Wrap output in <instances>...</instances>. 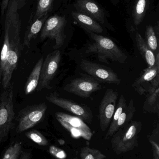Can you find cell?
Here are the masks:
<instances>
[{
  "mask_svg": "<svg viewBox=\"0 0 159 159\" xmlns=\"http://www.w3.org/2000/svg\"><path fill=\"white\" fill-rule=\"evenodd\" d=\"M21 29L12 23L4 24V34L9 41V47L5 61L4 66L0 74V83L6 89L11 82L13 72L16 68L22 48L20 37Z\"/></svg>",
  "mask_w": 159,
  "mask_h": 159,
  "instance_id": "cell-1",
  "label": "cell"
},
{
  "mask_svg": "<svg viewBox=\"0 0 159 159\" xmlns=\"http://www.w3.org/2000/svg\"><path fill=\"white\" fill-rule=\"evenodd\" d=\"M92 42L88 45L85 53L95 54L99 59L107 63L108 60L124 64L128 57L120 48L110 38L90 31H86Z\"/></svg>",
  "mask_w": 159,
  "mask_h": 159,
  "instance_id": "cell-2",
  "label": "cell"
},
{
  "mask_svg": "<svg viewBox=\"0 0 159 159\" xmlns=\"http://www.w3.org/2000/svg\"><path fill=\"white\" fill-rule=\"evenodd\" d=\"M13 82L0 92V147L12 132L15 125Z\"/></svg>",
  "mask_w": 159,
  "mask_h": 159,
  "instance_id": "cell-3",
  "label": "cell"
},
{
  "mask_svg": "<svg viewBox=\"0 0 159 159\" xmlns=\"http://www.w3.org/2000/svg\"><path fill=\"white\" fill-rule=\"evenodd\" d=\"M142 129L141 121L132 120L120 128L112 136V148L117 155L132 151L138 145L139 135Z\"/></svg>",
  "mask_w": 159,
  "mask_h": 159,
  "instance_id": "cell-4",
  "label": "cell"
},
{
  "mask_svg": "<svg viewBox=\"0 0 159 159\" xmlns=\"http://www.w3.org/2000/svg\"><path fill=\"white\" fill-rule=\"evenodd\" d=\"M47 109L45 102L29 106L21 109L15 117L13 130L20 134L38 124L43 120Z\"/></svg>",
  "mask_w": 159,
  "mask_h": 159,
  "instance_id": "cell-5",
  "label": "cell"
},
{
  "mask_svg": "<svg viewBox=\"0 0 159 159\" xmlns=\"http://www.w3.org/2000/svg\"><path fill=\"white\" fill-rule=\"evenodd\" d=\"M67 23L64 16L55 15L48 18L44 23L40 34V39L49 38L55 41L54 48L58 49L63 46L66 38L64 29Z\"/></svg>",
  "mask_w": 159,
  "mask_h": 159,
  "instance_id": "cell-6",
  "label": "cell"
},
{
  "mask_svg": "<svg viewBox=\"0 0 159 159\" xmlns=\"http://www.w3.org/2000/svg\"><path fill=\"white\" fill-rule=\"evenodd\" d=\"M56 117L60 124L71 133L73 138H82L90 141L93 133L90 128L80 118L63 112H57Z\"/></svg>",
  "mask_w": 159,
  "mask_h": 159,
  "instance_id": "cell-7",
  "label": "cell"
},
{
  "mask_svg": "<svg viewBox=\"0 0 159 159\" xmlns=\"http://www.w3.org/2000/svg\"><path fill=\"white\" fill-rule=\"evenodd\" d=\"M61 59L60 51L57 49L48 54L46 57L41 68L40 79L36 88L37 91L51 88V81L57 74Z\"/></svg>",
  "mask_w": 159,
  "mask_h": 159,
  "instance_id": "cell-8",
  "label": "cell"
},
{
  "mask_svg": "<svg viewBox=\"0 0 159 159\" xmlns=\"http://www.w3.org/2000/svg\"><path fill=\"white\" fill-rule=\"evenodd\" d=\"M46 100L49 102L74 114L87 123L92 122L93 118L92 111L86 105L62 98L54 93H51L47 96Z\"/></svg>",
  "mask_w": 159,
  "mask_h": 159,
  "instance_id": "cell-9",
  "label": "cell"
},
{
  "mask_svg": "<svg viewBox=\"0 0 159 159\" xmlns=\"http://www.w3.org/2000/svg\"><path fill=\"white\" fill-rule=\"evenodd\" d=\"M80 67L85 72L100 82L119 85L121 79L112 69L98 63L83 60Z\"/></svg>",
  "mask_w": 159,
  "mask_h": 159,
  "instance_id": "cell-10",
  "label": "cell"
},
{
  "mask_svg": "<svg viewBox=\"0 0 159 159\" xmlns=\"http://www.w3.org/2000/svg\"><path fill=\"white\" fill-rule=\"evenodd\" d=\"M73 6L76 11L94 19L101 25L114 30L113 26L107 20V12L95 0H75Z\"/></svg>",
  "mask_w": 159,
  "mask_h": 159,
  "instance_id": "cell-11",
  "label": "cell"
},
{
  "mask_svg": "<svg viewBox=\"0 0 159 159\" xmlns=\"http://www.w3.org/2000/svg\"><path fill=\"white\" fill-rule=\"evenodd\" d=\"M119 93L113 89L106 90L101 101L99 109L100 128L105 131L110 126L116 107Z\"/></svg>",
  "mask_w": 159,
  "mask_h": 159,
  "instance_id": "cell-12",
  "label": "cell"
},
{
  "mask_svg": "<svg viewBox=\"0 0 159 159\" xmlns=\"http://www.w3.org/2000/svg\"><path fill=\"white\" fill-rule=\"evenodd\" d=\"M101 89V84L99 80L92 77H83L73 79L64 86L63 90L79 97L87 98Z\"/></svg>",
  "mask_w": 159,
  "mask_h": 159,
  "instance_id": "cell-13",
  "label": "cell"
},
{
  "mask_svg": "<svg viewBox=\"0 0 159 159\" xmlns=\"http://www.w3.org/2000/svg\"><path fill=\"white\" fill-rule=\"evenodd\" d=\"M157 85H159V53L156 55L155 65L145 69L141 76L133 83L132 87L140 95H143Z\"/></svg>",
  "mask_w": 159,
  "mask_h": 159,
  "instance_id": "cell-14",
  "label": "cell"
},
{
  "mask_svg": "<svg viewBox=\"0 0 159 159\" xmlns=\"http://www.w3.org/2000/svg\"><path fill=\"white\" fill-rule=\"evenodd\" d=\"M72 16L76 23L85 31L91 32L99 34L104 32L103 27L94 19L77 11H72Z\"/></svg>",
  "mask_w": 159,
  "mask_h": 159,
  "instance_id": "cell-15",
  "label": "cell"
},
{
  "mask_svg": "<svg viewBox=\"0 0 159 159\" xmlns=\"http://www.w3.org/2000/svg\"><path fill=\"white\" fill-rule=\"evenodd\" d=\"M48 14L46 13L39 18L33 20V22L28 26L24 34L23 46L30 47L31 41L35 39L38 34L42 30L44 23L48 18Z\"/></svg>",
  "mask_w": 159,
  "mask_h": 159,
  "instance_id": "cell-16",
  "label": "cell"
},
{
  "mask_svg": "<svg viewBox=\"0 0 159 159\" xmlns=\"http://www.w3.org/2000/svg\"><path fill=\"white\" fill-rule=\"evenodd\" d=\"M135 106H134V101L133 99H131L127 106V108L122 112L119 117V118L116 123L113 129L110 132L106 133L105 136V139H109L112 137L114 134L120 128L126 126L132 121L133 118L134 113L135 112Z\"/></svg>",
  "mask_w": 159,
  "mask_h": 159,
  "instance_id": "cell-17",
  "label": "cell"
},
{
  "mask_svg": "<svg viewBox=\"0 0 159 159\" xmlns=\"http://www.w3.org/2000/svg\"><path fill=\"white\" fill-rule=\"evenodd\" d=\"M135 40L137 48L148 68L153 67L156 63V55L148 47L145 40L137 31L135 32Z\"/></svg>",
  "mask_w": 159,
  "mask_h": 159,
  "instance_id": "cell-18",
  "label": "cell"
},
{
  "mask_svg": "<svg viewBox=\"0 0 159 159\" xmlns=\"http://www.w3.org/2000/svg\"><path fill=\"white\" fill-rule=\"evenodd\" d=\"M143 109L146 112L159 114V85L154 86L147 93Z\"/></svg>",
  "mask_w": 159,
  "mask_h": 159,
  "instance_id": "cell-19",
  "label": "cell"
},
{
  "mask_svg": "<svg viewBox=\"0 0 159 159\" xmlns=\"http://www.w3.org/2000/svg\"><path fill=\"white\" fill-rule=\"evenodd\" d=\"M43 61V57L40 58L38 60L28 77L24 88V92L26 95L31 93L37 88L40 79V72Z\"/></svg>",
  "mask_w": 159,
  "mask_h": 159,
  "instance_id": "cell-20",
  "label": "cell"
},
{
  "mask_svg": "<svg viewBox=\"0 0 159 159\" xmlns=\"http://www.w3.org/2000/svg\"><path fill=\"white\" fill-rule=\"evenodd\" d=\"M159 22L155 27L151 25L147 26L146 30V43L155 55L159 53L158 39Z\"/></svg>",
  "mask_w": 159,
  "mask_h": 159,
  "instance_id": "cell-21",
  "label": "cell"
},
{
  "mask_svg": "<svg viewBox=\"0 0 159 159\" xmlns=\"http://www.w3.org/2000/svg\"><path fill=\"white\" fill-rule=\"evenodd\" d=\"M149 5V0H136L132 11V16L135 26L142 23Z\"/></svg>",
  "mask_w": 159,
  "mask_h": 159,
  "instance_id": "cell-22",
  "label": "cell"
},
{
  "mask_svg": "<svg viewBox=\"0 0 159 159\" xmlns=\"http://www.w3.org/2000/svg\"><path fill=\"white\" fill-rule=\"evenodd\" d=\"M23 150L21 142L16 141L11 142L5 150L1 159H18Z\"/></svg>",
  "mask_w": 159,
  "mask_h": 159,
  "instance_id": "cell-23",
  "label": "cell"
},
{
  "mask_svg": "<svg viewBox=\"0 0 159 159\" xmlns=\"http://www.w3.org/2000/svg\"><path fill=\"white\" fill-rule=\"evenodd\" d=\"M127 101L124 97L123 94H121L119 100L118 104L116 107L115 110V113L114 116L112 118V120H111V123L109 126V129L107 131V133L110 132L114 127L115 125L119 118L120 116V115L122 114V112L125 110L127 107Z\"/></svg>",
  "mask_w": 159,
  "mask_h": 159,
  "instance_id": "cell-24",
  "label": "cell"
},
{
  "mask_svg": "<svg viewBox=\"0 0 159 159\" xmlns=\"http://www.w3.org/2000/svg\"><path fill=\"white\" fill-rule=\"evenodd\" d=\"M54 0H38L36 11L33 20H35L46 13H49L53 8Z\"/></svg>",
  "mask_w": 159,
  "mask_h": 159,
  "instance_id": "cell-25",
  "label": "cell"
},
{
  "mask_svg": "<svg viewBox=\"0 0 159 159\" xmlns=\"http://www.w3.org/2000/svg\"><path fill=\"white\" fill-rule=\"evenodd\" d=\"M81 159H105L106 156L98 149L84 147L81 149L80 154Z\"/></svg>",
  "mask_w": 159,
  "mask_h": 159,
  "instance_id": "cell-26",
  "label": "cell"
},
{
  "mask_svg": "<svg viewBox=\"0 0 159 159\" xmlns=\"http://www.w3.org/2000/svg\"><path fill=\"white\" fill-rule=\"evenodd\" d=\"M27 138L41 146H46L49 145V142L46 137L36 130H32L25 133Z\"/></svg>",
  "mask_w": 159,
  "mask_h": 159,
  "instance_id": "cell-27",
  "label": "cell"
},
{
  "mask_svg": "<svg viewBox=\"0 0 159 159\" xmlns=\"http://www.w3.org/2000/svg\"><path fill=\"white\" fill-rule=\"evenodd\" d=\"M150 143L152 145L153 151L154 159H159V147L158 144L155 141L150 140Z\"/></svg>",
  "mask_w": 159,
  "mask_h": 159,
  "instance_id": "cell-28",
  "label": "cell"
},
{
  "mask_svg": "<svg viewBox=\"0 0 159 159\" xmlns=\"http://www.w3.org/2000/svg\"><path fill=\"white\" fill-rule=\"evenodd\" d=\"M31 151L30 150H23L18 159H32Z\"/></svg>",
  "mask_w": 159,
  "mask_h": 159,
  "instance_id": "cell-29",
  "label": "cell"
},
{
  "mask_svg": "<svg viewBox=\"0 0 159 159\" xmlns=\"http://www.w3.org/2000/svg\"><path fill=\"white\" fill-rule=\"evenodd\" d=\"M9 2V0H2L1 6V14L2 16H3L4 15Z\"/></svg>",
  "mask_w": 159,
  "mask_h": 159,
  "instance_id": "cell-30",
  "label": "cell"
},
{
  "mask_svg": "<svg viewBox=\"0 0 159 159\" xmlns=\"http://www.w3.org/2000/svg\"><path fill=\"white\" fill-rule=\"evenodd\" d=\"M26 1V0H18V6L19 9L23 7Z\"/></svg>",
  "mask_w": 159,
  "mask_h": 159,
  "instance_id": "cell-31",
  "label": "cell"
},
{
  "mask_svg": "<svg viewBox=\"0 0 159 159\" xmlns=\"http://www.w3.org/2000/svg\"><path fill=\"white\" fill-rule=\"evenodd\" d=\"M112 2L114 3V4L116 3V2H118V0H110Z\"/></svg>",
  "mask_w": 159,
  "mask_h": 159,
  "instance_id": "cell-32",
  "label": "cell"
},
{
  "mask_svg": "<svg viewBox=\"0 0 159 159\" xmlns=\"http://www.w3.org/2000/svg\"><path fill=\"white\" fill-rule=\"evenodd\" d=\"M77 159V158H73V159Z\"/></svg>",
  "mask_w": 159,
  "mask_h": 159,
  "instance_id": "cell-33",
  "label": "cell"
},
{
  "mask_svg": "<svg viewBox=\"0 0 159 159\" xmlns=\"http://www.w3.org/2000/svg\"><path fill=\"white\" fill-rule=\"evenodd\" d=\"M127 1H129V0H127Z\"/></svg>",
  "mask_w": 159,
  "mask_h": 159,
  "instance_id": "cell-34",
  "label": "cell"
}]
</instances>
